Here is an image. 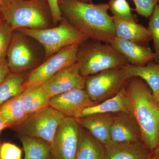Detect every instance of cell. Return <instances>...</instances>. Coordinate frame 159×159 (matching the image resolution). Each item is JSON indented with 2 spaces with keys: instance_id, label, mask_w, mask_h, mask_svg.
I'll list each match as a JSON object with an SVG mask.
<instances>
[{
  "instance_id": "1",
  "label": "cell",
  "mask_w": 159,
  "mask_h": 159,
  "mask_svg": "<svg viewBox=\"0 0 159 159\" xmlns=\"http://www.w3.org/2000/svg\"><path fill=\"white\" fill-rule=\"evenodd\" d=\"M59 5L62 16L88 38L110 44L116 37L113 21L108 13V4L96 5L69 0L60 2Z\"/></svg>"
},
{
  "instance_id": "2",
  "label": "cell",
  "mask_w": 159,
  "mask_h": 159,
  "mask_svg": "<svg viewBox=\"0 0 159 159\" xmlns=\"http://www.w3.org/2000/svg\"><path fill=\"white\" fill-rule=\"evenodd\" d=\"M131 78L126 88L129 113L139 125L142 142L153 153L159 149V108L145 84Z\"/></svg>"
},
{
  "instance_id": "3",
  "label": "cell",
  "mask_w": 159,
  "mask_h": 159,
  "mask_svg": "<svg viewBox=\"0 0 159 159\" xmlns=\"http://www.w3.org/2000/svg\"><path fill=\"white\" fill-rule=\"evenodd\" d=\"M0 15L13 31L48 28L51 16L47 0H11L2 5Z\"/></svg>"
},
{
  "instance_id": "4",
  "label": "cell",
  "mask_w": 159,
  "mask_h": 159,
  "mask_svg": "<svg viewBox=\"0 0 159 159\" xmlns=\"http://www.w3.org/2000/svg\"><path fill=\"white\" fill-rule=\"evenodd\" d=\"M77 62L80 73L85 77L108 69L130 64L110 44L97 40L81 49L79 48Z\"/></svg>"
},
{
  "instance_id": "5",
  "label": "cell",
  "mask_w": 159,
  "mask_h": 159,
  "mask_svg": "<svg viewBox=\"0 0 159 159\" xmlns=\"http://www.w3.org/2000/svg\"><path fill=\"white\" fill-rule=\"evenodd\" d=\"M16 31L41 44L44 48L45 58H48L68 46L81 45L89 39L65 18H62L59 25L54 28L20 29Z\"/></svg>"
},
{
  "instance_id": "6",
  "label": "cell",
  "mask_w": 159,
  "mask_h": 159,
  "mask_svg": "<svg viewBox=\"0 0 159 159\" xmlns=\"http://www.w3.org/2000/svg\"><path fill=\"white\" fill-rule=\"evenodd\" d=\"M66 117L49 106L28 114L25 120L14 128L19 135L42 139L51 145L57 127Z\"/></svg>"
},
{
  "instance_id": "7",
  "label": "cell",
  "mask_w": 159,
  "mask_h": 159,
  "mask_svg": "<svg viewBox=\"0 0 159 159\" xmlns=\"http://www.w3.org/2000/svg\"><path fill=\"white\" fill-rule=\"evenodd\" d=\"M126 67L108 69L86 77L84 89L90 99L97 103L117 93L129 79Z\"/></svg>"
},
{
  "instance_id": "8",
  "label": "cell",
  "mask_w": 159,
  "mask_h": 159,
  "mask_svg": "<svg viewBox=\"0 0 159 159\" xmlns=\"http://www.w3.org/2000/svg\"><path fill=\"white\" fill-rule=\"evenodd\" d=\"M80 45L74 44L64 48L31 71L23 84V91L44 84L61 70L77 62Z\"/></svg>"
},
{
  "instance_id": "9",
  "label": "cell",
  "mask_w": 159,
  "mask_h": 159,
  "mask_svg": "<svg viewBox=\"0 0 159 159\" xmlns=\"http://www.w3.org/2000/svg\"><path fill=\"white\" fill-rule=\"evenodd\" d=\"M80 126L77 119L66 117L57 127L51 143L52 159H75Z\"/></svg>"
},
{
  "instance_id": "10",
  "label": "cell",
  "mask_w": 159,
  "mask_h": 159,
  "mask_svg": "<svg viewBox=\"0 0 159 159\" xmlns=\"http://www.w3.org/2000/svg\"><path fill=\"white\" fill-rule=\"evenodd\" d=\"M86 77L80 71L77 62L62 69L44 84L43 88L49 97H54L76 89H84Z\"/></svg>"
},
{
  "instance_id": "11",
  "label": "cell",
  "mask_w": 159,
  "mask_h": 159,
  "mask_svg": "<svg viewBox=\"0 0 159 159\" xmlns=\"http://www.w3.org/2000/svg\"><path fill=\"white\" fill-rule=\"evenodd\" d=\"M97 103L90 99L84 89H76L51 97L49 106L66 117L77 119L84 110Z\"/></svg>"
},
{
  "instance_id": "12",
  "label": "cell",
  "mask_w": 159,
  "mask_h": 159,
  "mask_svg": "<svg viewBox=\"0 0 159 159\" xmlns=\"http://www.w3.org/2000/svg\"><path fill=\"white\" fill-rule=\"evenodd\" d=\"M6 60L12 73H24L35 65L33 52L24 34L19 31H13Z\"/></svg>"
},
{
  "instance_id": "13",
  "label": "cell",
  "mask_w": 159,
  "mask_h": 159,
  "mask_svg": "<svg viewBox=\"0 0 159 159\" xmlns=\"http://www.w3.org/2000/svg\"><path fill=\"white\" fill-rule=\"evenodd\" d=\"M142 142L141 130L130 113H121L115 116L110 130L109 144Z\"/></svg>"
},
{
  "instance_id": "14",
  "label": "cell",
  "mask_w": 159,
  "mask_h": 159,
  "mask_svg": "<svg viewBox=\"0 0 159 159\" xmlns=\"http://www.w3.org/2000/svg\"><path fill=\"white\" fill-rule=\"evenodd\" d=\"M110 44L124 56L130 64L145 66L155 59L154 52L150 48L140 45L130 41L116 36Z\"/></svg>"
},
{
  "instance_id": "15",
  "label": "cell",
  "mask_w": 159,
  "mask_h": 159,
  "mask_svg": "<svg viewBox=\"0 0 159 159\" xmlns=\"http://www.w3.org/2000/svg\"><path fill=\"white\" fill-rule=\"evenodd\" d=\"M115 116L112 114H97L77 119L81 127L102 145L110 142V130Z\"/></svg>"
},
{
  "instance_id": "16",
  "label": "cell",
  "mask_w": 159,
  "mask_h": 159,
  "mask_svg": "<svg viewBox=\"0 0 159 159\" xmlns=\"http://www.w3.org/2000/svg\"><path fill=\"white\" fill-rule=\"evenodd\" d=\"M121 113H129V99L125 87L109 99L84 110L78 119L97 114Z\"/></svg>"
},
{
  "instance_id": "17",
  "label": "cell",
  "mask_w": 159,
  "mask_h": 159,
  "mask_svg": "<svg viewBox=\"0 0 159 159\" xmlns=\"http://www.w3.org/2000/svg\"><path fill=\"white\" fill-rule=\"evenodd\" d=\"M105 159H151L152 153L142 142L105 145Z\"/></svg>"
},
{
  "instance_id": "18",
  "label": "cell",
  "mask_w": 159,
  "mask_h": 159,
  "mask_svg": "<svg viewBox=\"0 0 159 159\" xmlns=\"http://www.w3.org/2000/svg\"><path fill=\"white\" fill-rule=\"evenodd\" d=\"M117 37L130 41L138 44L149 42L152 39L148 29L136 22L124 20L112 16Z\"/></svg>"
},
{
  "instance_id": "19",
  "label": "cell",
  "mask_w": 159,
  "mask_h": 159,
  "mask_svg": "<svg viewBox=\"0 0 159 159\" xmlns=\"http://www.w3.org/2000/svg\"><path fill=\"white\" fill-rule=\"evenodd\" d=\"M105 146L80 126L79 145L75 159H105Z\"/></svg>"
},
{
  "instance_id": "20",
  "label": "cell",
  "mask_w": 159,
  "mask_h": 159,
  "mask_svg": "<svg viewBox=\"0 0 159 159\" xmlns=\"http://www.w3.org/2000/svg\"><path fill=\"white\" fill-rule=\"evenodd\" d=\"M0 114L5 119L8 128H14L25 120L28 114L23 107L22 92L0 107Z\"/></svg>"
},
{
  "instance_id": "21",
  "label": "cell",
  "mask_w": 159,
  "mask_h": 159,
  "mask_svg": "<svg viewBox=\"0 0 159 159\" xmlns=\"http://www.w3.org/2000/svg\"><path fill=\"white\" fill-rule=\"evenodd\" d=\"M129 79L139 77L147 83L152 91L153 97L159 93V63H151L147 66L129 64L126 67Z\"/></svg>"
},
{
  "instance_id": "22",
  "label": "cell",
  "mask_w": 159,
  "mask_h": 159,
  "mask_svg": "<svg viewBox=\"0 0 159 159\" xmlns=\"http://www.w3.org/2000/svg\"><path fill=\"white\" fill-rule=\"evenodd\" d=\"M50 99L42 85L29 88L22 92L23 107L28 114L49 106Z\"/></svg>"
},
{
  "instance_id": "23",
  "label": "cell",
  "mask_w": 159,
  "mask_h": 159,
  "mask_svg": "<svg viewBox=\"0 0 159 159\" xmlns=\"http://www.w3.org/2000/svg\"><path fill=\"white\" fill-rule=\"evenodd\" d=\"M25 152V159H51V146L42 139L19 135Z\"/></svg>"
},
{
  "instance_id": "24",
  "label": "cell",
  "mask_w": 159,
  "mask_h": 159,
  "mask_svg": "<svg viewBox=\"0 0 159 159\" xmlns=\"http://www.w3.org/2000/svg\"><path fill=\"white\" fill-rule=\"evenodd\" d=\"M27 75L24 73L10 72L0 85V107L23 91Z\"/></svg>"
},
{
  "instance_id": "25",
  "label": "cell",
  "mask_w": 159,
  "mask_h": 159,
  "mask_svg": "<svg viewBox=\"0 0 159 159\" xmlns=\"http://www.w3.org/2000/svg\"><path fill=\"white\" fill-rule=\"evenodd\" d=\"M113 16L130 22H136L126 0H110L108 4Z\"/></svg>"
},
{
  "instance_id": "26",
  "label": "cell",
  "mask_w": 159,
  "mask_h": 159,
  "mask_svg": "<svg viewBox=\"0 0 159 159\" xmlns=\"http://www.w3.org/2000/svg\"><path fill=\"white\" fill-rule=\"evenodd\" d=\"M148 29L153 41L156 62L159 63V7L157 5L150 16Z\"/></svg>"
},
{
  "instance_id": "27",
  "label": "cell",
  "mask_w": 159,
  "mask_h": 159,
  "mask_svg": "<svg viewBox=\"0 0 159 159\" xmlns=\"http://www.w3.org/2000/svg\"><path fill=\"white\" fill-rule=\"evenodd\" d=\"M13 31L5 20H0V63L6 60Z\"/></svg>"
},
{
  "instance_id": "28",
  "label": "cell",
  "mask_w": 159,
  "mask_h": 159,
  "mask_svg": "<svg viewBox=\"0 0 159 159\" xmlns=\"http://www.w3.org/2000/svg\"><path fill=\"white\" fill-rule=\"evenodd\" d=\"M22 151L10 142L3 143L0 146V159H22Z\"/></svg>"
},
{
  "instance_id": "29",
  "label": "cell",
  "mask_w": 159,
  "mask_h": 159,
  "mask_svg": "<svg viewBox=\"0 0 159 159\" xmlns=\"http://www.w3.org/2000/svg\"><path fill=\"white\" fill-rule=\"evenodd\" d=\"M135 6V10L143 17H150L159 0H132Z\"/></svg>"
},
{
  "instance_id": "30",
  "label": "cell",
  "mask_w": 159,
  "mask_h": 159,
  "mask_svg": "<svg viewBox=\"0 0 159 159\" xmlns=\"http://www.w3.org/2000/svg\"><path fill=\"white\" fill-rule=\"evenodd\" d=\"M48 4L53 22L57 24L62 19V14L60 9L58 0H47Z\"/></svg>"
},
{
  "instance_id": "31",
  "label": "cell",
  "mask_w": 159,
  "mask_h": 159,
  "mask_svg": "<svg viewBox=\"0 0 159 159\" xmlns=\"http://www.w3.org/2000/svg\"><path fill=\"white\" fill-rule=\"evenodd\" d=\"M10 72L7 60L0 63V85Z\"/></svg>"
},
{
  "instance_id": "32",
  "label": "cell",
  "mask_w": 159,
  "mask_h": 159,
  "mask_svg": "<svg viewBox=\"0 0 159 159\" xmlns=\"http://www.w3.org/2000/svg\"><path fill=\"white\" fill-rule=\"evenodd\" d=\"M8 128V125L6 124L5 119L0 114V131H2L3 129Z\"/></svg>"
},
{
  "instance_id": "33",
  "label": "cell",
  "mask_w": 159,
  "mask_h": 159,
  "mask_svg": "<svg viewBox=\"0 0 159 159\" xmlns=\"http://www.w3.org/2000/svg\"><path fill=\"white\" fill-rule=\"evenodd\" d=\"M151 159H159V149L152 153Z\"/></svg>"
},
{
  "instance_id": "34",
  "label": "cell",
  "mask_w": 159,
  "mask_h": 159,
  "mask_svg": "<svg viewBox=\"0 0 159 159\" xmlns=\"http://www.w3.org/2000/svg\"><path fill=\"white\" fill-rule=\"evenodd\" d=\"M153 98L156 103L157 105V106L159 108V93L157 94L156 96L153 97Z\"/></svg>"
},
{
  "instance_id": "35",
  "label": "cell",
  "mask_w": 159,
  "mask_h": 159,
  "mask_svg": "<svg viewBox=\"0 0 159 159\" xmlns=\"http://www.w3.org/2000/svg\"><path fill=\"white\" fill-rule=\"evenodd\" d=\"M80 2H83L91 3H92V1L91 0H79Z\"/></svg>"
},
{
  "instance_id": "36",
  "label": "cell",
  "mask_w": 159,
  "mask_h": 159,
  "mask_svg": "<svg viewBox=\"0 0 159 159\" xmlns=\"http://www.w3.org/2000/svg\"><path fill=\"white\" fill-rule=\"evenodd\" d=\"M11 0H2L3 3L7 2H9V1H11Z\"/></svg>"
},
{
  "instance_id": "37",
  "label": "cell",
  "mask_w": 159,
  "mask_h": 159,
  "mask_svg": "<svg viewBox=\"0 0 159 159\" xmlns=\"http://www.w3.org/2000/svg\"><path fill=\"white\" fill-rule=\"evenodd\" d=\"M3 4V2L2 0H0V7L2 6V5Z\"/></svg>"
},
{
  "instance_id": "38",
  "label": "cell",
  "mask_w": 159,
  "mask_h": 159,
  "mask_svg": "<svg viewBox=\"0 0 159 159\" xmlns=\"http://www.w3.org/2000/svg\"><path fill=\"white\" fill-rule=\"evenodd\" d=\"M69 1V0H58V3H59L60 2H62V1Z\"/></svg>"
},
{
  "instance_id": "39",
  "label": "cell",
  "mask_w": 159,
  "mask_h": 159,
  "mask_svg": "<svg viewBox=\"0 0 159 159\" xmlns=\"http://www.w3.org/2000/svg\"><path fill=\"white\" fill-rule=\"evenodd\" d=\"M158 6H159V0L158 1Z\"/></svg>"
},
{
  "instance_id": "40",
  "label": "cell",
  "mask_w": 159,
  "mask_h": 159,
  "mask_svg": "<svg viewBox=\"0 0 159 159\" xmlns=\"http://www.w3.org/2000/svg\"><path fill=\"white\" fill-rule=\"evenodd\" d=\"M1 17H2V16H1V15H0V20H1V19H2L1 18Z\"/></svg>"
},
{
  "instance_id": "41",
  "label": "cell",
  "mask_w": 159,
  "mask_h": 159,
  "mask_svg": "<svg viewBox=\"0 0 159 159\" xmlns=\"http://www.w3.org/2000/svg\"><path fill=\"white\" fill-rule=\"evenodd\" d=\"M2 131H0V134H1V133L2 132ZM0 146H1V144H0Z\"/></svg>"
},
{
  "instance_id": "42",
  "label": "cell",
  "mask_w": 159,
  "mask_h": 159,
  "mask_svg": "<svg viewBox=\"0 0 159 159\" xmlns=\"http://www.w3.org/2000/svg\"></svg>"
}]
</instances>
